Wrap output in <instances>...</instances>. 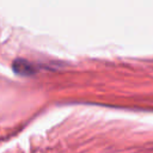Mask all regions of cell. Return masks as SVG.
I'll use <instances>...</instances> for the list:
<instances>
[{"label": "cell", "mask_w": 153, "mask_h": 153, "mask_svg": "<svg viewBox=\"0 0 153 153\" xmlns=\"http://www.w3.org/2000/svg\"><path fill=\"white\" fill-rule=\"evenodd\" d=\"M12 69L16 74L23 75V76H29V75H32L36 73V67L31 62H29L27 60L20 59V57L13 61Z\"/></svg>", "instance_id": "6da1fadb"}]
</instances>
